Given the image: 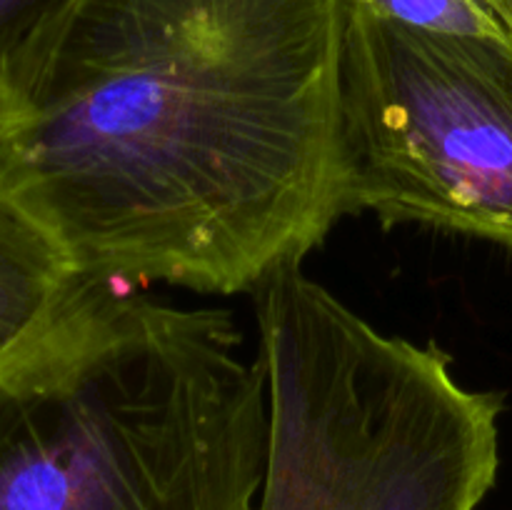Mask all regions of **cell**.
<instances>
[{"label":"cell","instance_id":"6da1fadb","mask_svg":"<svg viewBox=\"0 0 512 510\" xmlns=\"http://www.w3.org/2000/svg\"><path fill=\"white\" fill-rule=\"evenodd\" d=\"M345 0H65L0 63V190L75 270L258 290L343 218Z\"/></svg>","mask_w":512,"mask_h":510},{"label":"cell","instance_id":"7a4b0ae2","mask_svg":"<svg viewBox=\"0 0 512 510\" xmlns=\"http://www.w3.org/2000/svg\"><path fill=\"white\" fill-rule=\"evenodd\" d=\"M265 448L230 310L78 273L0 355V510H255Z\"/></svg>","mask_w":512,"mask_h":510},{"label":"cell","instance_id":"3957f363","mask_svg":"<svg viewBox=\"0 0 512 510\" xmlns=\"http://www.w3.org/2000/svg\"><path fill=\"white\" fill-rule=\"evenodd\" d=\"M268 393L255 510H478L498 480L503 398L435 343L385 335L300 265L258 290Z\"/></svg>","mask_w":512,"mask_h":510},{"label":"cell","instance_id":"277c9868","mask_svg":"<svg viewBox=\"0 0 512 510\" xmlns=\"http://www.w3.org/2000/svg\"><path fill=\"white\" fill-rule=\"evenodd\" d=\"M340 213L512 248V40L440 35L345 0Z\"/></svg>","mask_w":512,"mask_h":510},{"label":"cell","instance_id":"5b68a950","mask_svg":"<svg viewBox=\"0 0 512 510\" xmlns=\"http://www.w3.org/2000/svg\"><path fill=\"white\" fill-rule=\"evenodd\" d=\"M75 278L63 245L0 190V355L53 313Z\"/></svg>","mask_w":512,"mask_h":510},{"label":"cell","instance_id":"8992f818","mask_svg":"<svg viewBox=\"0 0 512 510\" xmlns=\"http://www.w3.org/2000/svg\"><path fill=\"white\" fill-rule=\"evenodd\" d=\"M390 23L440 35L512 40L498 18L480 0H350Z\"/></svg>","mask_w":512,"mask_h":510},{"label":"cell","instance_id":"52a82bcc","mask_svg":"<svg viewBox=\"0 0 512 510\" xmlns=\"http://www.w3.org/2000/svg\"><path fill=\"white\" fill-rule=\"evenodd\" d=\"M65 0H0V63L5 55Z\"/></svg>","mask_w":512,"mask_h":510},{"label":"cell","instance_id":"ba28073f","mask_svg":"<svg viewBox=\"0 0 512 510\" xmlns=\"http://www.w3.org/2000/svg\"><path fill=\"white\" fill-rule=\"evenodd\" d=\"M480 3L503 23V28L508 30L512 38V0H480Z\"/></svg>","mask_w":512,"mask_h":510}]
</instances>
